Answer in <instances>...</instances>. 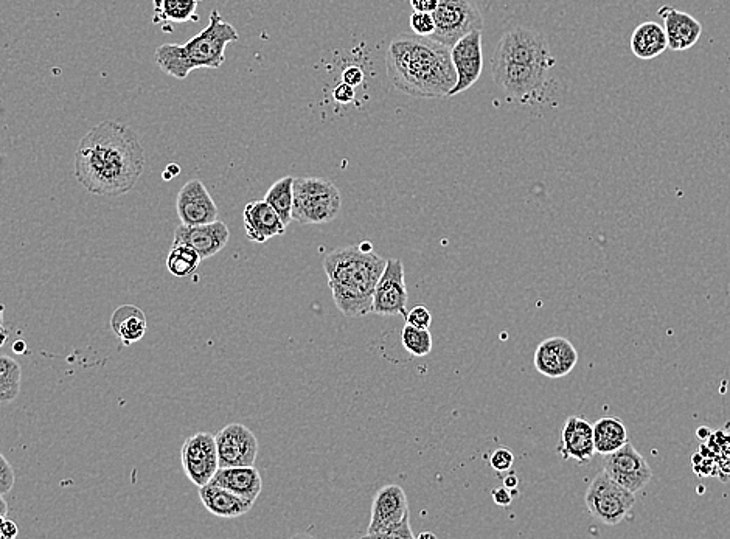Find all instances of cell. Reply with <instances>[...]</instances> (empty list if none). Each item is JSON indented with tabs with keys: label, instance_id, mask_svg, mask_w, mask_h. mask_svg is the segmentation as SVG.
<instances>
[{
	"label": "cell",
	"instance_id": "cell-1",
	"mask_svg": "<svg viewBox=\"0 0 730 539\" xmlns=\"http://www.w3.org/2000/svg\"><path fill=\"white\" fill-rule=\"evenodd\" d=\"M75 179L92 195L117 198L136 187L145 148L129 126L105 120L84 134L75 151Z\"/></svg>",
	"mask_w": 730,
	"mask_h": 539
},
{
	"label": "cell",
	"instance_id": "cell-2",
	"mask_svg": "<svg viewBox=\"0 0 730 539\" xmlns=\"http://www.w3.org/2000/svg\"><path fill=\"white\" fill-rule=\"evenodd\" d=\"M386 67L392 86L409 97H448L456 86L451 49L432 38L401 35L393 39Z\"/></svg>",
	"mask_w": 730,
	"mask_h": 539
},
{
	"label": "cell",
	"instance_id": "cell-3",
	"mask_svg": "<svg viewBox=\"0 0 730 539\" xmlns=\"http://www.w3.org/2000/svg\"><path fill=\"white\" fill-rule=\"evenodd\" d=\"M386 261L361 246L339 247L325 257L324 269L334 305L344 316L372 313L373 293Z\"/></svg>",
	"mask_w": 730,
	"mask_h": 539
},
{
	"label": "cell",
	"instance_id": "cell-4",
	"mask_svg": "<svg viewBox=\"0 0 730 539\" xmlns=\"http://www.w3.org/2000/svg\"><path fill=\"white\" fill-rule=\"evenodd\" d=\"M240 39L237 28L221 18L218 10L210 13L209 25L188 39L185 44H164L154 53L159 69L164 74L185 80L196 69H219L226 61L230 42Z\"/></svg>",
	"mask_w": 730,
	"mask_h": 539
},
{
	"label": "cell",
	"instance_id": "cell-5",
	"mask_svg": "<svg viewBox=\"0 0 730 539\" xmlns=\"http://www.w3.org/2000/svg\"><path fill=\"white\" fill-rule=\"evenodd\" d=\"M294 204L292 221L300 224H327L336 220L341 212L342 198L339 188L320 178H294Z\"/></svg>",
	"mask_w": 730,
	"mask_h": 539
},
{
	"label": "cell",
	"instance_id": "cell-6",
	"mask_svg": "<svg viewBox=\"0 0 730 539\" xmlns=\"http://www.w3.org/2000/svg\"><path fill=\"white\" fill-rule=\"evenodd\" d=\"M494 83L521 105L544 100L549 87V69L533 64L491 61Z\"/></svg>",
	"mask_w": 730,
	"mask_h": 539
},
{
	"label": "cell",
	"instance_id": "cell-7",
	"mask_svg": "<svg viewBox=\"0 0 730 539\" xmlns=\"http://www.w3.org/2000/svg\"><path fill=\"white\" fill-rule=\"evenodd\" d=\"M584 502L592 518L603 522L606 526H617L630 515L636 504L634 493L617 484L608 474H597L589 485Z\"/></svg>",
	"mask_w": 730,
	"mask_h": 539
},
{
	"label": "cell",
	"instance_id": "cell-8",
	"mask_svg": "<svg viewBox=\"0 0 730 539\" xmlns=\"http://www.w3.org/2000/svg\"><path fill=\"white\" fill-rule=\"evenodd\" d=\"M431 38L451 49L460 38L484 28V18L474 0H438Z\"/></svg>",
	"mask_w": 730,
	"mask_h": 539
},
{
	"label": "cell",
	"instance_id": "cell-9",
	"mask_svg": "<svg viewBox=\"0 0 730 539\" xmlns=\"http://www.w3.org/2000/svg\"><path fill=\"white\" fill-rule=\"evenodd\" d=\"M494 61H507V63L533 64V66L552 69L557 60L550 53L549 44L543 35H539L530 28L516 27L508 30L501 41L498 49L494 52Z\"/></svg>",
	"mask_w": 730,
	"mask_h": 539
},
{
	"label": "cell",
	"instance_id": "cell-10",
	"mask_svg": "<svg viewBox=\"0 0 730 539\" xmlns=\"http://www.w3.org/2000/svg\"><path fill=\"white\" fill-rule=\"evenodd\" d=\"M182 468L187 479L196 487L210 484L219 468L215 435L198 432L185 440L181 449Z\"/></svg>",
	"mask_w": 730,
	"mask_h": 539
},
{
	"label": "cell",
	"instance_id": "cell-11",
	"mask_svg": "<svg viewBox=\"0 0 730 539\" xmlns=\"http://www.w3.org/2000/svg\"><path fill=\"white\" fill-rule=\"evenodd\" d=\"M602 463L603 471L612 480H616L617 484L634 494L644 490L653 479V471L647 460L637 453V449L630 442L614 453L605 454Z\"/></svg>",
	"mask_w": 730,
	"mask_h": 539
},
{
	"label": "cell",
	"instance_id": "cell-12",
	"mask_svg": "<svg viewBox=\"0 0 730 539\" xmlns=\"http://www.w3.org/2000/svg\"><path fill=\"white\" fill-rule=\"evenodd\" d=\"M407 294L403 261L390 258L376 283L373 293L372 313L378 316H406Z\"/></svg>",
	"mask_w": 730,
	"mask_h": 539
},
{
	"label": "cell",
	"instance_id": "cell-13",
	"mask_svg": "<svg viewBox=\"0 0 730 539\" xmlns=\"http://www.w3.org/2000/svg\"><path fill=\"white\" fill-rule=\"evenodd\" d=\"M451 61L456 70V86L452 87L448 97L462 94L477 83L484 69V53H482V30L468 33L451 47Z\"/></svg>",
	"mask_w": 730,
	"mask_h": 539
},
{
	"label": "cell",
	"instance_id": "cell-14",
	"mask_svg": "<svg viewBox=\"0 0 730 539\" xmlns=\"http://www.w3.org/2000/svg\"><path fill=\"white\" fill-rule=\"evenodd\" d=\"M219 468L252 466L258 456V440L254 432L241 423H232L215 435Z\"/></svg>",
	"mask_w": 730,
	"mask_h": 539
},
{
	"label": "cell",
	"instance_id": "cell-15",
	"mask_svg": "<svg viewBox=\"0 0 730 539\" xmlns=\"http://www.w3.org/2000/svg\"><path fill=\"white\" fill-rule=\"evenodd\" d=\"M176 210H178L181 223L185 226H199L209 224L218 220L219 210L213 201L212 195L206 185L198 179L188 181L179 190L176 199Z\"/></svg>",
	"mask_w": 730,
	"mask_h": 539
},
{
	"label": "cell",
	"instance_id": "cell-16",
	"mask_svg": "<svg viewBox=\"0 0 730 539\" xmlns=\"http://www.w3.org/2000/svg\"><path fill=\"white\" fill-rule=\"evenodd\" d=\"M577 348L566 338H549L535 352V369L541 375L558 380L569 375L578 364Z\"/></svg>",
	"mask_w": 730,
	"mask_h": 539
},
{
	"label": "cell",
	"instance_id": "cell-17",
	"mask_svg": "<svg viewBox=\"0 0 730 539\" xmlns=\"http://www.w3.org/2000/svg\"><path fill=\"white\" fill-rule=\"evenodd\" d=\"M230 230L223 221H213L199 226H185L181 224L174 230V243H184L192 246L202 260L215 257L223 251L229 243Z\"/></svg>",
	"mask_w": 730,
	"mask_h": 539
},
{
	"label": "cell",
	"instance_id": "cell-18",
	"mask_svg": "<svg viewBox=\"0 0 730 539\" xmlns=\"http://www.w3.org/2000/svg\"><path fill=\"white\" fill-rule=\"evenodd\" d=\"M409 515V502L400 485H386L375 494L372 504V519L365 536L373 538L376 533L401 521Z\"/></svg>",
	"mask_w": 730,
	"mask_h": 539
},
{
	"label": "cell",
	"instance_id": "cell-19",
	"mask_svg": "<svg viewBox=\"0 0 730 539\" xmlns=\"http://www.w3.org/2000/svg\"><path fill=\"white\" fill-rule=\"evenodd\" d=\"M243 223L247 238L260 244L268 243L271 238L280 237L286 230L280 216L265 199L249 202L244 207Z\"/></svg>",
	"mask_w": 730,
	"mask_h": 539
},
{
	"label": "cell",
	"instance_id": "cell-20",
	"mask_svg": "<svg viewBox=\"0 0 730 539\" xmlns=\"http://www.w3.org/2000/svg\"><path fill=\"white\" fill-rule=\"evenodd\" d=\"M659 16L664 19L668 47L675 52L692 49L703 35V25L684 11L664 5L659 10Z\"/></svg>",
	"mask_w": 730,
	"mask_h": 539
},
{
	"label": "cell",
	"instance_id": "cell-21",
	"mask_svg": "<svg viewBox=\"0 0 730 539\" xmlns=\"http://www.w3.org/2000/svg\"><path fill=\"white\" fill-rule=\"evenodd\" d=\"M558 453L563 456V459L588 463L595 454L594 428L591 423L580 417L569 418L564 423Z\"/></svg>",
	"mask_w": 730,
	"mask_h": 539
},
{
	"label": "cell",
	"instance_id": "cell-22",
	"mask_svg": "<svg viewBox=\"0 0 730 539\" xmlns=\"http://www.w3.org/2000/svg\"><path fill=\"white\" fill-rule=\"evenodd\" d=\"M210 484L227 488L232 493L238 494L241 498L255 502L260 496L263 488L260 471L252 466H226L218 468Z\"/></svg>",
	"mask_w": 730,
	"mask_h": 539
},
{
	"label": "cell",
	"instance_id": "cell-23",
	"mask_svg": "<svg viewBox=\"0 0 730 539\" xmlns=\"http://www.w3.org/2000/svg\"><path fill=\"white\" fill-rule=\"evenodd\" d=\"M199 499L213 516L227 519L240 518V516L246 515L255 504V502L241 498V496L232 493L227 488L215 484L199 487Z\"/></svg>",
	"mask_w": 730,
	"mask_h": 539
},
{
	"label": "cell",
	"instance_id": "cell-24",
	"mask_svg": "<svg viewBox=\"0 0 730 539\" xmlns=\"http://www.w3.org/2000/svg\"><path fill=\"white\" fill-rule=\"evenodd\" d=\"M111 328L123 344H136L145 336L148 320L136 305H122L112 313Z\"/></svg>",
	"mask_w": 730,
	"mask_h": 539
},
{
	"label": "cell",
	"instance_id": "cell-25",
	"mask_svg": "<svg viewBox=\"0 0 730 539\" xmlns=\"http://www.w3.org/2000/svg\"><path fill=\"white\" fill-rule=\"evenodd\" d=\"M630 47L639 60H654L668 47L664 27L656 22L640 24L631 36Z\"/></svg>",
	"mask_w": 730,
	"mask_h": 539
},
{
	"label": "cell",
	"instance_id": "cell-26",
	"mask_svg": "<svg viewBox=\"0 0 730 539\" xmlns=\"http://www.w3.org/2000/svg\"><path fill=\"white\" fill-rule=\"evenodd\" d=\"M592 428H594L595 453L602 454V456L614 453L630 442L625 425L619 418H602L592 425Z\"/></svg>",
	"mask_w": 730,
	"mask_h": 539
},
{
	"label": "cell",
	"instance_id": "cell-27",
	"mask_svg": "<svg viewBox=\"0 0 730 539\" xmlns=\"http://www.w3.org/2000/svg\"><path fill=\"white\" fill-rule=\"evenodd\" d=\"M154 24H185L198 21L199 0H153Z\"/></svg>",
	"mask_w": 730,
	"mask_h": 539
},
{
	"label": "cell",
	"instance_id": "cell-28",
	"mask_svg": "<svg viewBox=\"0 0 730 539\" xmlns=\"http://www.w3.org/2000/svg\"><path fill=\"white\" fill-rule=\"evenodd\" d=\"M201 255L192 246L184 243H173L168 252L167 269L178 279H185L198 271L201 265Z\"/></svg>",
	"mask_w": 730,
	"mask_h": 539
},
{
	"label": "cell",
	"instance_id": "cell-29",
	"mask_svg": "<svg viewBox=\"0 0 730 539\" xmlns=\"http://www.w3.org/2000/svg\"><path fill=\"white\" fill-rule=\"evenodd\" d=\"M292 184H294V178L286 176V178L275 182L265 195V201L277 212L286 227L292 221V204H294Z\"/></svg>",
	"mask_w": 730,
	"mask_h": 539
},
{
	"label": "cell",
	"instance_id": "cell-30",
	"mask_svg": "<svg viewBox=\"0 0 730 539\" xmlns=\"http://www.w3.org/2000/svg\"><path fill=\"white\" fill-rule=\"evenodd\" d=\"M22 370L11 356L0 355V406L13 403L21 392Z\"/></svg>",
	"mask_w": 730,
	"mask_h": 539
},
{
	"label": "cell",
	"instance_id": "cell-31",
	"mask_svg": "<svg viewBox=\"0 0 730 539\" xmlns=\"http://www.w3.org/2000/svg\"><path fill=\"white\" fill-rule=\"evenodd\" d=\"M401 342L407 352L415 358H425L432 352V334L426 328L407 325L401 331Z\"/></svg>",
	"mask_w": 730,
	"mask_h": 539
},
{
	"label": "cell",
	"instance_id": "cell-32",
	"mask_svg": "<svg viewBox=\"0 0 730 539\" xmlns=\"http://www.w3.org/2000/svg\"><path fill=\"white\" fill-rule=\"evenodd\" d=\"M412 32L414 35L423 36V38H431L432 33L435 32V21L432 13H421V11H414L411 14Z\"/></svg>",
	"mask_w": 730,
	"mask_h": 539
},
{
	"label": "cell",
	"instance_id": "cell-33",
	"mask_svg": "<svg viewBox=\"0 0 730 539\" xmlns=\"http://www.w3.org/2000/svg\"><path fill=\"white\" fill-rule=\"evenodd\" d=\"M373 538L381 539H404V538H415L414 533L411 530V521H409V515L404 516L401 521L395 522L392 526L386 527L381 532L376 533Z\"/></svg>",
	"mask_w": 730,
	"mask_h": 539
},
{
	"label": "cell",
	"instance_id": "cell-34",
	"mask_svg": "<svg viewBox=\"0 0 730 539\" xmlns=\"http://www.w3.org/2000/svg\"><path fill=\"white\" fill-rule=\"evenodd\" d=\"M513 463H515V456H513L510 449L499 448L491 454V468L498 471V473H507V471H510L511 468H513Z\"/></svg>",
	"mask_w": 730,
	"mask_h": 539
},
{
	"label": "cell",
	"instance_id": "cell-35",
	"mask_svg": "<svg viewBox=\"0 0 730 539\" xmlns=\"http://www.w3.org/2000/svg\"><path fill=\"white\" fill-rule=\"evenodd\" d=\"M406 324L412 325V327L426 328V330H429V327H431L432 324L431 311H429L428 308L423 307V305H418V307L412 308L409 313H406Z\"/></svg>",
	"mask_w": 730,
	"mask_h": 539
},
{
	"label": "cell",
	"instance_id": "cell-36",
	"mask_svg": "<svg viewBox=\"0 0 730 539\" xmlns=\"http://www.w3.org/2000/svg\"><path fill=\"white\" fill-rule=\"evenodd\" d=\"M14 482V470L11 463L8 462L7 457L0 453V494H7L13 490Z\"/></svg>",
	"mask_w": 730,
	"mask_h": 539
},
{
	"label": "cell",
	"instance_id": "cell-37",
	"mask_svg": "<svg viewBox=\"0 0 730 539\" xmlns=\"http://www.w3.org/2000/svg\"><path fill=\"white\" fill-rule=\"evenodd\" d=\"M333 98L338 101V103H341V105H348V103H352L353 98H355V87L342 81V83H339L338 86L334 87Z\"/></svg>",
	"mask_w": 730,
	"mask_h": 539
},
{
	"label": "cell",
	"instance_id": "cell-38",
	"mask_svg": "<svg viewBox=\"0 0 730 539\" xmlns=\"http://www.w3.org/2000/svg\"><path fill=\"white\" fill-rule=\"evenodd\" d=\"M342 81L353 87L361 86L362 81H364V72H362L361 67L358 66L347 67V69H344V72H342Z\"/></svg>",
	"mask_w": 730,
	"mask_h": 539
},
{
	"label": "cell",
	"instance_id": "cell-39",
	"mask_svg": "<svg viewBox=\"0 0 730 539\" xmlns=\"http://www.w3.org/2000/svg\"><path fill=\"white\" fill-rule=\"evenodd\" d=\"M493 501L496 502L499 507H508V505L511 504V501H513V498H511L510 490L505 487L494 488Z\"/></svg>",
	"mask_w": 730,
	"mask_h": 539
},
{
	"label": "cell",
	"instance_id": "cell-40",
	"mask_svg": "<svg viewBox=\"0 0 730 539\" xmlns=\"http://www.w3.org/2000/svg\"><path fill=\"white\" fill-rule=\"evenodd\" d=\"M412 10L421 13H434L438 0H411Z\"/></svg>",
	"mask_w": 730,
	"mask_h": 539
},
{
	"label": "cell",
	"instance_id": "cell-41",
	"mask_svg": "<svg viewBox=\"0 0 730 539\" xmlns=\"http://www.w3.org/2000/svg\"><path fill=\"white\" fill-rule=\"evenodd\" d=\"M18 535L19 529L16 522L5 519L4 524L0 527V539H14Z\"/></svg>",
	"mask_w": 730,
	"mask_h": 539
},
{
	"label": "cell",
	"instance_id": "cell-42",
	"mask_svg": "<svg viewBox=\"0 0 730 539\" xmlns=\"http://www.w3.org/2000/svg\"><path fill=\"white\" fill-rule=\"evenodd\" d=\"M519 485V479L516 474H508V476L504 477V487L508 488V490H516Z\"/></svg>",
	"mask_w": 730,
	"mask_h": 539
},
{
	"label": "cell",
	"instance_id": "cell-43",
	"mask_svg": "<svg viewBox=\"0 0 730 539\" xmlns=\"http://www.w3.org/2000/svg\"><path fill=\"white\" fill-rule=\"evenodd\" d=\"M8 504L5 501L4 494H0V515L7 516Z\"/></svg>",
	"mask_w": 730,
	"mask_h": 539
},
{
	"label": "cell",
	"instance_id": "cell-44",
	"mask_svg": "<svg viewBox=\"0 0 730 539\" xmlns=\"http://www.w3.org/2000/svg\"><path fill=\"white\" fill-rule=\"evenodd\" d=\"M4 311V305H0V330H2V327H4Z\"/></svg>",
	"mask_w": 730,
	"mask_h": 539
},
{
	"label": "cell",
	"instance_id": "cell-45",
	"mask_svg": "<svg viewBox=\"0 0 730 539\" xmlns=\"http://www.w3.org/2000/svg\"><path fill=\"white\" fill-rule=\"evenodd\" d=\"M24 342H18V344L14 345V350L18 353L24 352Z\"/></svg>",
	"mask_w": 730,
	"mask_h": 539
},
{
	"label": "cell",
	"instance_id": "cell-46",
	"mask_svg": "<svg viewBox=\"0 0 730 539\" xmlns=\"http://www.w3.org/2000/svg\"><path fill=\"white\" fill-rule=\"evenodd\" d=\"M423 538H435V535H434V533H429V532L420 533V535H418V539H423Z\"/></svg>",
	"mask_w": 730,
	"mask_h": 539
},
{
	"label": "cell",
	"instance_id": "cell-47",
	"mask_svg": "<svg viewBox=\"0 0 730 539\" xmlns=\"http://www.w3.org/2000/svg\"><path fill=\"white\" fill-rule=\"evenodd\" d=\"M4 521H5V516L0 515V527H2V524H4Z\"/></svg>",
	"mask_w": 730,
	"mask_h": 539
}]
</instances>
